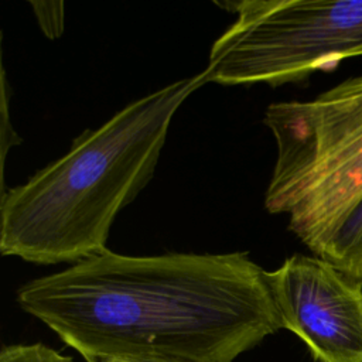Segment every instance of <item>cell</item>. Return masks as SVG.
Segmentation results:
<instances>
[{
    "label": "cell",
    "instance_id": "3",
    "mask_svg": "<svg viewBox=\"0 0 362 362\" xmlns=\"http://www.w3.org/2000/svg\"><path fill=\"white\" fill-rule=\"evenodd\" d=\"M263 123L277 147L264 206L314 253L362 198V76L272 103Z\"/></svg>",
    "mask_w": 362,
    "mask_h": 362
},
{
    "label": "cell",
    "instance_id": "6",
    "mask_svg": "<svg viewBox=\"0 0 362 362\" xmlns=\"http://www.w3.org/2000/svg\"><path fill=\"white\" fill-rule=\"evenodd\" d=\"M314 256L362 283V198L317 247Z\"/></svg>",
    "mask_w": 362,
    "mask_h": 362
},
{
    "label": "cell",
    "instance_id": "2",
    "mask_svg": "<svg viewBox=\"0 0 362 362\" xmlns=\"http://www.w3.org/2000/svg\"><path fill=\"white\" fill-rule=\"evenodd\" d=\"M205 83L202 71L130 102L78 136L66 154L3 192L1 255L74 264L106 250L116 215L151 180L175 112Z\"/></svg>",
    "mask_w": 362,
    "mask_h": 362
},
{
    "label": "cell",
    "instance_id": "9",
    "mask_svg": "<svg viewBox=\"0 0 362 362\" xmlns=\"http://www.w3.org/2000/svg\"><path fill=\"white\" fill-rule=\"evenodd\" d=\"M86 362H165V361H150V359H130V358H116V356H86Z\"/></svg>",
    "mask_w": 362,
    "mask_h": 362
},
{
    "label": "cell",
    "instance_id": "5",
    "mask_svg": "<svg viewBox=\"0 0 362 362\" xmlns=\"http://www.w3.org/2000/svg\"><path fill=\"white\" fill-rule=\"evenodd\" d=\"M269 283L281 328L315 362H362V283L303 253L269 272Z\"/></svg>",
    "mask_w": 362,
    "mask_h": 362
},
{
    "label": "cell",
    "instance_id": "8",
    "mask_svg": "<svg viewBox=\"0 0 362 362\" xmlns=\"http://www.w3.org/2000/svg\"><path fill=\"white\" fill-rule=\"evenodd\" d=\"M38 25L48 38H58L64 30L62 1H30Z\"/></svg>",
    "mask_w": 362,
    "mask_h": 362
},
{
    "label": "cell",
    "instance_id": "7",
    "mask_svg": "<svg viewBox=\"0 0 362 362\" xmlns=\"http://www.w3.org/2000/svg\"><path fill=\"white\" fill-rule=\"evenodd\" d=\"M0 362H75L54 348L41 342L4 345L0 351Z\"/></svg>",
    "mask_w": 362,
    "mask_h": 362
},
{
    "label": "cell",
    "instance_id": "4",
    "mask_svg": "<svg viewBox=\"0 0 362 362\" xmlns=\"http://www.w3.org/2000/svg\"><path fill=\"white\" fill-rule=\"evenodd\" d=\"M238 18L212 44L206 82H300L362 55V0H240L216 3Z\"/></svg>",
    "mask_w": 362,
    "mask_h": 362
},
{
    "label": "cell",
    "instance_id": "1",
    "mask_svg": "<svg viewBox=\"0 0 362 362\" xmlns=\"http://www.w3.org/2000/svg\"><path fill=\"white\" fill-rule=\"evenodd\" d=\"M17 303L82 358L233 362L281 329L269 272L245 252L106 249L24 283Z\"/></svg>",
    "mask_w": 362,
    "mask_h": 362
}]
</instances>
